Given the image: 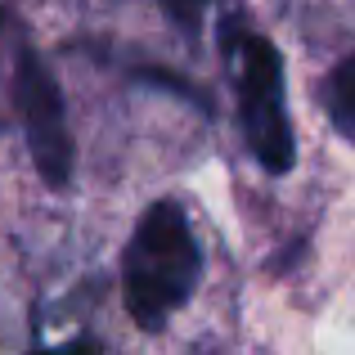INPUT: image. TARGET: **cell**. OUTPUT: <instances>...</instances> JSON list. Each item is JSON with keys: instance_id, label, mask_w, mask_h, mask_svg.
I'll return each instance as SVG.
<instances>
[{"instance_id": "5", "label": "cell", "mask_w": 355, "mask_h": 355, "mask_svg": "<svg viewBox=\"0 0 355 355\" xmlns=\"http://www.w3.org/2000/svg\"><path fill=\"white\" fill-rule=\"evenodd\" d=\"M139 81H153V86H166V90H175V95L193 99V104H198V108H207V95H202V90H193L189 81L171 77V72H162V68H139Z\"/></svg>"}, {"instance_id": "2", "label": "cell", "mask_w": 355, "mask_h": 355, "mask_svg": "<svg viewBox=\"0 0 355 355\" xmlns=\"http://www.w3.org/2000/svg\"><path fill=\"white\" fill-rule=\"evenodd\" d=\"M225 50L234 54V68H239V117L257 162L270 175L293 171L297 139L284 104V59H279V50L257 32H239L234 23H230Z\"/></svg>"}, {"instance_id": "1", "label": "cell", "mask_w": 355, "mask_h": 355, "mask_svg": "<svg viewBox=\"0 0 355 355\" xmlns=\"http://www.w3.org/2000/svg\"><path fill=\"white\" fill-rule=\"evenodd\" d=\"M202 252L180 202H153L139 216L121 257V297L139 329H162L166 315L193 297Z\"/></svg>"}, {"instance_id": "3", "label": "cell", "mask_w": 355, "mask_h": 355, "mask_svg": "<svg viewBox=\"0 0 355 355\" xmlns=\"http://www.w3.org/2000/svg\"><path fill=\"white\" fill-rule=\"evenodd\" d=\"M14 95H18V113H23V130H27V148H32L36 171H41V180L50 189H63L72 175V162H77L72 135H68V108H63V90L54 81V72L32 50L18 54Z\"/></svg>"}, {"instance_id": "6", "label": "cell", "mask_w": 355, "mask_h": 355, "mask_svg": "<svg viewBox=\"0 0 355 355\" xmlns=\"http://www.w3.org/2000/svg\"><path fill=\"white\" fill-rule=\"evenodd\" d=\"M207 5H211V0H162V9L171 14V23L184 27V32L198 27V18H202V9H207Z\"/></svg>"}, {"instance_id": "4", "label": "cell", "mask_w": 355, "mask_h": 355, "mask_svg": "<svg viewBox=\"0 0 355 355\" xmlns=\"http://www.w3.org/2000/svg\"><path fill=\"white\" fill-rule=\"evenodd\" d=\"M324 108H329L333 130L355 144V54H347L329 72V81H324Z\"/></svg>"}]
</instances>
